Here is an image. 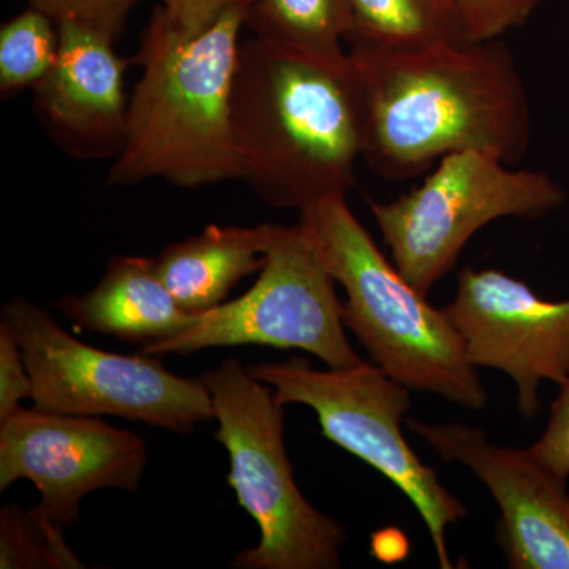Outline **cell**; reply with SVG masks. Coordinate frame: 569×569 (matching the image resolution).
Here are the masks:
<instances>
[{
    "label": "cell",
    "instance_id": "cell-24",
    "mask_svg": "<svg viewBox=\"0 0 569 569\" xmlns=\"http://www.w3.org/2000/svg\"><path fill=\"white\" fill-rule=\"evenodd\" d=\"M163 10L186 36H198L216 22L228 7L250 6L253 0H160Z\"/></svg>",
    "mask_w": 569,
    "mask_h": 569
},
{
    "label": "cell",
    "instance_id": "cell-13",
    "mask_svg": "<svg viewBox=\"0 0 569 569\" xmlns=\"http://www.w3.org/2000/svg\"><path fill=\"white\" fill-rule=\"evenodd\" d=\"M50 73L33 88V112L44 132L74 159H116L127 130L123 59L107 37L61 22Z\"/></svg>",
    "mask_w": 569,
    "mask_h": 569
},
{
    "label": "cell",
    "instance_id": "cell-6",
    "mask_svg": "<svg viewBox=\"0 0 569 569\" xmlns=\"http://www.w3.org/2000/svg\"><path fill=\"white\" fill-rule=\"evenodd\" d=\"M2 325L21 348L33 407L74 417H118L187 436L213 415L201 378L164 369L160 356L108 353L74 339L43 307L14 296Z\"/></svg>",
    "mask_w": 569,
    "mask_h": 569
},
{
    "label": "cell",
    "instance_id": "cell-18",
    "mask_svg": "<svg viewBox=\"0 0 569 569\" xmlns=\"http://www.w3.org/2000/svg\"><path fill=\"white\" fill-rule=\"evenodd\" d=\"M59 51L58 24L29 7L0 29V96L9 99L36 88L52 69Z\"/></svg>",
    "mask_w": 569,
    "mask_h": 569
},
{
    "label": "cell",
    "instance_id": "cell-10",
    "mask_svg": "<svg viewBox=\"0 0 569 569\" xmlns=\"http://www.w3.org/2000/svg\"><path fill=\"white\" fill-rule=\"evenodd\" d=\"M146 466L144 440L97 417L21 407L0 421V490L33 482L37 511L62 529L77 522L82 498L96 490L137 492Z\"/></svg>",
    "mask_w": 569,
    "mask_h": 569
},
{
    "label": "cell",
    "instance_id": "cell-11",
    "mask_svg": "<svg viewBox=\"0 0 569 569\" xmlns=\"http://www.w3.org/2000/svg\"><path fill=\"white\" fill-rule=\"evenodd\" d=\"M477 369L507 373L527 421L541 413L545 381H569V299L548 301L498 269L463 268L458 293L443 307Z\"/></svg>",
    "mask_w": 569,
    "mask_h": 569
},
{
    "label": "cell",
    "instance_id": "cell-23",
    "mask_svg": "<svg viewBox=\"0 0 569 569\" xmlns=\"http://www.w3.org/2000/svg\"><path fill=\"white\" fill-rule=\"evenodd\" d=\"M560 479H569V381L561 385L559 397L550 408L548 426L541 438L529 448Z\"/></svg>",
    "mask_w": 569,
    "mask_h": 569
},
{
    "label": "cell",
    "instance_id": "cell-8",
    "mask_svg": "<svg viewBox=\"0 0 569 569\" xmlns=\"http://www.w3.org/2000/svg\"><path fill=\"white\" fill-rule=\"evenodd\" d=\"M257 380L276 389L279 403H301L316 411L321 432L337 447L369 463L406 493L425 520L438 563L455 568L447 527L467 518L468 509L418 458L402 433L410 389L372 361L348 369L316 370L305 359L250 366Z\"/></svg>",
    "mask_w": 569,
    "mask_h": 569
},
{
    "label": "cell",
    "instance_id": "cell-4",
    "mask_svg": "<svg viewBox=\"0 0 569 569\" xmlns=\"http://www.w3.org/2000/svg\"><path fill=\"white\" fill-rule=\"evenodd\" d=\"M299 224L346 290L343 325L373 365L410 391L430 392L468 410L486 407L488 392L458 329L389 263L351 212L347 194L309 206Z\"/></svg>",
    "mask_w": 569,
    "mask_h": 569
},
{
    "label": "cell",
    "instance_id": "cell-2",
    "mask_svg": "<svg viewBox=\"0 0 569 569\" xmlns=\"http://www.w3.org/2000/svg\"><path fill=\"white\" fill-rule=\"evenodd\" d=\"M231 127L242 181L271 208L302 212L353 187L362 140L348 58L329 63L242 40Z\"/></svg>",
    "mask_w": 569,
    "mask_h": 569
},
{
    "label": "cell",
    "instance_id": "cell-21",
    "mask_svg": "<svg viewBox=\"0 0 569 569\" xmlns=\"http://www.w3.org/2000/svg\"><path fill=\"white\" fill-rule=\"evenodd\" d=\"M140 0H29V7L50 17L56 24L70 21L118 43L127 20Z\"/></svg>",
    "mask_w": 569,
    "mask_h": 569
},
{
    "label": "cell",
    "instance_id": "cell-15",
    "mask_svg": "<svg viewBox=\"0 0 569 569\" xmlns=\"http://www.w3.org/2000/svg\"><path fill=\"white\" fill-rule=\"evenodd\" d=\"M277 224L220 227L174 242L157 260V271L176 301L189 313H204L223 305L247 276L261 271L274 242Z\"/></svg>",
    "mask_w": 569,
    "mask_h": 569
},
{
    "label": "cell",
    "instance_id": "cell-22",
    "mask_svg": "<svg viewBox=\"0 0 569 569\" xmlns=\"http://www.w3.org/2000/svg\"><path fill=\"white\" fill-rule=\"evenodd\" d=\"M33 383L21 348L6 325H0V421L20 410L21 400L32 399Z\"/></svg>",
    "mask_w": 569,
    "mask_h": 569
},
{
    "label": "cell",
    "instance_id": "cell-5",
    "mask_svg": "<svg viewBox=\"0 0 569 569\" xmlns=\"http://www.w3.org/2000/svg\"><path fill=\"white\" fill-rule=\"evenodd\" d=\"M219 421L216 440L230 456L228 485L260 529L257 548L242 550L234 569H336L346 527L318 511L293 477L283 438V406L271 387L236 358L200 377Z\"/></svg>",
    "mask_w": 569,
    "mask_h": 569
},
{
    "label": "cell",
    "instance_id": "cell-17",
    "mask_svg": "<svg viewBox=\"0 0 569 569\" xmlns=\"http://www.w3.org/2000/svg\"><path fill=\"white\" fill-rule=\"evenodd\" d=\"M351 14L348 44L418 50L466 41L451 0H347Z\"/></svg>",
    "mask_w": 569,
    "mask_h": 569
},
{
    "label": "cell",
    "instance_id": "cell-7",
    "mask_svg": "<svg viewBox=\"0 0 569 569\" xmlns=\"http://www.w3.org/2000/svg\"><path fill=\"white\" fill-rule=\"evenodd\" d=\"M509 167L486 152L449 153L403 197L391 203L369 200L392 263L419 293L429 295L456 268L486 224L505 217L542 219L567 201L549 174Z\"/></svg>",
    "mask_w": 569,
    "mask_h": 569
},
{
    "label": "cell",
    "instance_id": "cell-9",
    "mask_svg": "<svg viewBox=\"0 0 569 569\" xmlns=\"http://www.w3.org/2000/svg\"><path fill=\"white\" fill-rule=\"evenodd\" d=\"M335 277L301 224L279 227L257 282L241 298L198 316L181 335L140 353L189 355L208 348L261 346L305 350L329 369L362 362L348 342Z\"/></svg>",
    "mask_w": 569,
    "mask_h": 569
},
{
    "label": "cell",
    "instance_id": "cell-3",
    "mask_svg": "<svg viewBox=\"0 0 569 569\" xmlns=\"http://www.w3.org/2000/svg\"><path fill=\"white\" fill-rule=\"evenodd\" d=\"M249 6L228 7L198 36L176 28L163 7L142 32L140 81L108 186L163 179L183 189L242 179L231 127V89Z\"/></svg>",
    "mask_w": 569,
    "mask_h": 569
},
{
    "label": "cell",
    "instance_id": "cell-14",
    "mask_svg": "<svg viewBox=\"0 0 569 569\" xmlns=\"http://www.w3.org/2000/svg\"><path fill=\"white\" fill-rule=\"evenodd\" d=\"M63 316L80 329L134 346H156L197 323L157 271L156 258L112 257L103 279L82 296H63Z\"/></svg>",
    "mask_w": 569,
    "mask_h": 569
},
{
    "label": "cell",
    "instance_id": "cell-19",
    "mask_svg": "<svg viewBox=\"0 0 569 569\" xmlns=\"http://www.w3.org/2000/svg\"><path fill=\"white\" fill-rule=\"evenodd\" d=\"M0 568L80 569L84 563L67 545L62 527L36 508L7 505L0 511Z\"/></svg>",
    "mask_w": 569,
    "mask_h": 569
},
{
    "label": "cell",
    "instance_id": "cell-1",
    "mask_svg": "<svg viewBox=\"0 0 569 569\" xmlns=\"http://www.w3.org/2000/svg\"><path fill=\"white\" fill-rule=\"evenodd\" d=\"M362 157L391 181L449 153L479 151L519 163L529 151V93L500 39L418 50L350 44Z\"/></svg>",
    "mask_w": 569,
    "mask_h": 569
},
{
    "label": "cell",
    "instance_id": "cell-20",
    "mask_svg": "<svg viewBox=\"0 0 569 569\" xmlns=\"http://www.w3.org/2000/svg\"><path fill=\"white\" fill-rule=\"evenodd\" d=\"M463 40L481 43L529 20L541 0H451Z\"/></svg>",
    "mask_w": 569,
    "mask_h": 569
},
{
    "label": "cell",
    "instance_id": "cell-12",
    "mask_svg": "<svg viewBox=\"0 0 569 569\" xmlns=\"http://www.w3.org/2000/svg\"><path fill=\"white\" fill-rule=\"evenodd\" d=\"M443 462L470 468L500 509L496 538L511 569H569V493L529 448L492 443L479 427L407 419Z\"/></svg>",
    "mask_w": 569,
    "mask_h": 569
},
{
    "label": "cell",
    "instance_id": "cell-16",
    "mask_svg": "<svg viewBox=\"0 0 569 569\" xmlns=\"http://www.w3.org/2000/svg\"><path fill=\"white\" fill-rule=\"evenodd\" d=\"M246 28L258 39L329 63H346L351 32L347 0H253Z\"/></svg>",
    "mask_w": 569,
    "mask_h": 569
}]
</instances>
